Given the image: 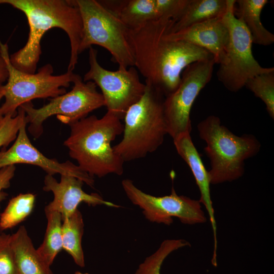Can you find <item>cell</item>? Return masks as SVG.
Wrapping results in <instances>:
<instances>
[{
    "label": "cell",
    "mask_w": 274,
    "mask_h": 274,
    "mask_svg": "<svg viewBox=\"0 0 274 274\" xmlns=\"http://www.w3.org/2000/svg\"><path fill=\"white\" fill-rule=\"evenodd\" d=\"M36 196L19 194L11 198L0 216V232L12 228L24 221L32 212Z\"/></svg>",
    "instance_id": "23"
},
{
    "label": "cell",
    "mask_w": 274,
    "mask_h": 274,
    "mask_svg": "<svg viewBox=\"0 0 274 274\" xmlns=\"http://www.w3.org/2000/svg\"><path fill=\"white\" fill-rule=\"evenodd\" d=\"M190 0H154L159 18L177 21L182 15Z\"/></svg>",
    "instance_id": "27"
},
{
    "label": "cell",
    "mask_w": 274,
    "mask_h": 274,
    "mask_svg": "<svg viewBox=\"0 0 274 274\" xmlns=\"http://www.w3.org/2000/svg\"><path fill=\"white\" fill-rule=\"evenodd\" d=\"M25 15L29 28L28 40L20 50L10 56L12 64L20 71L34 74L42 53L41 42L45 33L59 28L68 37L71 55L67 71L78 63L83 23L76 0H0Z\"/></svg>",
    "instance_id": "2"
},
{
    "label": "cell",
    "mask_w": 274,
    "mask_h": 274,
    "mask_svg": "<svg viewBox=\"0 0 274 274\" xmlns=\"http://www.w3.org/2000/svg\"><path fill=\"white\" fill-rule=\"evenodd\" d=\"M101 5L128 29L159 19L154 0H101Z\"/></svg>",
    "instance_id": "18"
},
{
    "label": "cell",
    "mask_w": 274,
    "mask_h": 274,
    "mask_svg": "<svg viewBox=\"0 0 274 274\" xmlns=\"http://www.w3.org/2000/svg\"><path fill=\"white\" fill-rule=\"evenodd\" d=\"M47 220L46 229L42 244L37 249L50 266L62 249L61 215L57 212L45 211Z\"/></svg>",
    "instance_id": "22"
},
{
    "label": "cell",
    "mask_w": 274,
    "mask_h": 274,
    "mask_svg": "<svg viewBox=\"0 0 274 274\" xmlns=\"http://www.w3.org/2000/svg\"><path fill=\"white\" fill-rule=\"evenodd\" d=\"M264 103L271 118H274V71L257 75L245 85Z\"/></svg>",
    "instance_id": "25"
},
{
    "label": "cell",
    "mask_w": 274,
    "mask_h": 274,
    "mask_svg": "<svg viewBox=\"0 0 274 274\" xmlns=\"http://www.w3.org/2000/svg\"><path fill=\"white\" fill-rule=\"evenodd\" d=\"M235 0H227L223 20L229 32L226 59L217 73L218 80L229 91L236 92L250 79L274 71L273 67H263L253 56L252 40L244 23L234 14Z\"/></svg>",
    "instance_id": "9"
},
{
    "label": "cell",
    "mask_w": 274,
    "mask_h": 274,
    "mask_svg": "<svg viewBox=\"0 0 274 274\" xmlns=\"http://www.w3.org/2000/svg\"><path fill=\"white\" fill-rule=\"evenodd\" d=\"M75 274H89V273H83V272H81L80 271H76L75 272Z\"/></svg>",
    "instance_id": "32"
},
{
    "label": "cell",
    "mask_w": 274,
    "mask_h": 274,
    "mask_svg": "<svg viewBox=\"0 0 274 274\" xmlns=\"http://www.w3.org/2000/svg\"><path fill=\"white\" fill-rule=\"evenodd\" d=\"M145 84L143 96L124 116L122 140L113 147L124 162L154 152L167 134L163 110L165 97L150 85Z\"/></svg>",
    "instance_id": "4"
},
{
    "label": "cell",
    "mask_w": 274,
    "mask_h": 274,
    "mask_svg": "<svg viewBox=\"0 0 274 274\" xmlns=\"http://www.w3.org/2000/svg\"><path fill=\"white\" fill-rule=\"evenodd\" d=\"M60 176L59 182L53 176L47 174L45 177L43 190L51 191L53 194V199L46 206L45 211L57 212L63 218L74 213L78 206L83 202L93 207L105 205L113 208L120 207L104 200L97 193L85 192L82 189L84 183L81 180L70 175Z\"/></svg>",
    "instance_id": "14"
},
{
    "label": "cell",
    "mask_w": 274,
    "mask_h": 274,
    "mask_svg": "<svg viewBox=\"0 0 274 274\" xmlns=\"http://www.w3.org/2000/svg\"><path fill=\"white\" fill-rule=\"evenodd\" d=\"M15 170L14 165L7 166L0 169V204L7 196L4 190L10 187Z\"/></svg>",
    "instance_id": "29"
},
{
    "label": "cell",
    "mask_w": 274,
    "mask_h": 274,
    "mask_svg": "<svg viewBox=\"0 0 274 274\" xmlns=\"http://www.w3.org/2000/svg\"><path fill=\"white\" fill-rule=\"evenodd\" d=\"M121 120L107 111L101 118L91 115L70 125V134L63 144L77 165L91 177L122 175L124 162L111 146L123 133Z\"/></svg>",
    "instance_id": "3"
},
{
    "label": "cell",
    "mask_w": 274,
    "mask_h": 274,
    "mask_svg": "<svg viewBox=\"0 0 274 274\" xmlns=\"http://www.w3.org/2000/svg\"><path fill=\"white\" fill-rule=\"evenodd\" d=\"M197 130L199 137L206 144L204 150L210 161L208 173L211 184L241 178L245 172V160L260 150L261 144L256 136L251 134H234L215 115L201 121Z\"/></svg>",
    "instance_id": "5"
},
{
    "label": "cell",
    "mask_w": 274,
    "mask_h": 274,
    "mask_svg": "<svg viewBox=\"0 0 274 274\" xmlns=\"http://www.w3.org/2000/svg\"><path fill=\"white\" fill-rule=\"evenodd\" d=\"M267 0H237L234 7V14L244 23L249 32L252 43L268 46L274 42V35L262 25L260 15Z\"/></svg>",
    "instance_id": "19"
},
{
    "label": "cell",
    "mask_w": 274,
    "mask_h": 274,
    "mask_svg": "<svg viewBox=\"0 0 274 274\" xmlns=\"http://www.w3.org/2000/svg\"><path fill=\"white\" fill-rule=\"evenodd\" d=\"M15 116L6 115L0 125V149L15 140L20 127L27 121L24 110L19 107Z\"/></svg>",
    "instance_id": "26"
},
{
    "label": "cell",
    "mask_w": 274,
    "mask_h": 274,
    "mask_svg": "<svg viewBox=\"0 0 274 274\" xmlns=\"http://www.w3.org/2000/svg\"><path fill=\"white\" fill-rule=\"evenodd\" d=\"M2 86L0 87V102L2 99L4 97V92H3ZM4 116L2 114V113L1 111V106H0V125L2 123L4 119Z\"/></svg>",
    "instance_id": "31"
},
{
    "label": "cell",
    "mask_w": 274,
    "mask_h": 274,
    "mask_svg": "<svg viewBox=\"0 0 274 274\" xmlns=\"http://www.w3.org/2000/svg\"><path fill=\"white\" fill-rule=\"evenodd\" d=\"M0 274H19L10 245V234L0 235Z\"/></svg>",
    "instance_id": "28"
},
{
    "label": "cell",
    "mask_w": 274,
    "mask_h": 274,
    "mask_svg": "<svg viewBox=\"0 0 274 274\" xmlns=\"http://www.w3.org/2000/svg\"><path fill=\"white\" fill-rule=\"evenodd\" d=\"M83 23L79 54L93 45L108 50L119 66H134L128 29L99 1L76 0Z\"/></svg>",
    "instance_id": "6"
},
{
    "label": "cell",
    "mask_w": 274,
    "mask_h": 274,
    "mask_svg": "<svg viewBox=\"0 0 274 274\" xmlns=\"http://www.w3.org/2000/svg\"><path fill=\"white\" fill-rule=\"evenodd\" d=\"M178 154L190 167L200 193L199 201L207 210L212 225L214 239L213 255H217V227L210 193V180L200 156L195 148L190 133L180 134L173 140Z\"/></svg>",
    "instance_id": "16"
},
{
    "label": "cell",
    "mask_w": 274,
    "mask_h": 274,
    "mask_svg": "<svg viewBox=\"0 0 274 274\" xmlns=\"http://www.w3.org/2000/svg\"><path fill=\"white\" fill-rule=\"evenodd\" d=\"M74 86L69 92L54 98L40 108H35L31 101L21 107L25 113L28 131L35 138L43 132V124L48 118L56 115L62 123L71 125L83 119L91 112L105 106L102 94L97 90L93 81L84 82L81 77L75 74Z\"/></svg>",
    "instance_id": "8"
},
{
    "label": "cell",
    "mask_w": 274,
    "mask_h": 274,
    "mask_svg": "<svg viewBox=\"0 0 274 274\" xmlns=\"http://www.w3.org/2000/svg\"><path fill=\"white\" fill-rule=\"evenodd\" d=\"M160 18L138 28L128 29L134 66L148 84L165 97L177 88L183 70L189 64L213 57L207 50L170 39L174 23Z\"/></svg>",
    "instance_id": "1"
},
{
    "label": "cell",
    "mask_w": 274,
    "mask_h": 274,
    "mask_svg": "<svg viewBox=\"0 0 274 274\" xmlns=\"http://www.w3.org/2000/svg\"><path fill=\"white\" fill-rule=\"evenodd\" d=\"M1 42L0 40V87L7 82L9 76L7 64L2 52Z\"/></svg>",
    "instance_id": "30"
},
{
    "label": "cell",
    "mask_w": 274,
    "mask_h": 274,
    "mask_svg": "<svg viewBox=\"0 0 274 274\" xmlns=\"http://www.w3.org/2000/svg\"><path fill=\"white\" fill-rule=\"evenodd\" d=\"M190 243L183 239H168L163 241L157 250L147 257L136 270L134 274H161V266L166 257L174 251Z\"/></svg>",
    "instance_id": "24"
},
{
    "label": "cell",
    "mask_w": 274,
    "mask_h": 274,
    "mask_svg": "<svg viewBox=\"0 0 274 274\" xmlns=\"http://www.w3.org/2000/svg\"><path fill=\"white\" fill-rule=\"evenodd\" d=\"M62 218V249L71 256L77 265L84 267L85 259L82 238L84 224L82 215L77 209L70 216Z\"/></svg>",
    "instance_id": "21"
},
{
    "label": "cell",
    "mask_w": 274,
    "mask_h": 274,
    "mask_svg": "<svg viewBox=\"0 0 274 274\" xmlns=\"http://www.w3.org/2000/svg\"><path fill=\"white\" fill-rule=\"evenodd\" d=\"M214 57L188 65L182 72L176 90L164 98L163 110L167 134L174 140L192 130L190 113L200 91L211 81Z\"/></svg>",
    "instance_id": "11"
},
{
    "label": "cell",
    "mask_w": 274,
    "mask_h": 274,
    "mask_svg": "<svg viewBox=\"0 0 274 274\" xmlns=\"http://www.w3.org/2000/svg\"><path fill=\"white\" fill-rule=\"evenodd\" d=\"M27 121L20 127L14 143L7 150L0 151V169L7 166L23 163L40 167L48 175L75 177L93 187L94 180L77 165L70 161L59 162L44 155L31 143L26 132Z\"/></svg>",
    "instance_id": "13"
},
{
    "label": "cell",
    "mask_w": 274,
    "mask_h": 274,
    "mask_svg": "<svg viewBox=\"0 0 274 274\" xmlns=\"http://www.w3.org/2000/svg\"><path fill=\"white\" fill-rule=\"evenodd\" d=\"M10 245L19 274H53L35 249L24 226L10 235Z\"/></svg>",
    "instance_id": "17"
},
{
    "label": "cell",
    "mask_w": 274,
    "mask_h": 274,
    "mask_svg": "<svg viewBox=\"0 0 274 274\" xmlns=\"http://www.w3.org/2000/svg\"><path fill=\"white\" fill-rule=\"evenodd\" d=\"M223 16L176 32L170 31L168 36L172 40L184 41L207 50L213 55L215 63L221 64L226 59L229 43V32Z\"/></svg>",
    "instance_id": "15"
},
{
    "label": "cell",
    "mask_w": 274,
    "mask_h": 274,
    "mask_svg": "<svg viewBox=\"0 0 274 274\" xmlns=\"http://www.w3.org/2000/svg\"><path fill=\"white\" fill-rule=\"evenodd\" d=\"M3 57L7 64L8 78L3 86L5 101L1 106L4 116H15L23 104L36 98H54L66 92V88L73 82L75 74L67 71L54 75L52 65L48 63L37 73L29 74L15 67L10 60L7 44L1 43Z\"/></svg>",
    "instance_id": "7"
},
{
    "label": "cell",
    "mask_w": 274,
    "mask_h": 274,
    "mask_svg": "<svg viewBox=\"0 0 274 274\" xmlns=\"http://www.w3.org/2000/svg\"><path fill=\"white\" fill-rule=\"evenodd\" d=\"M121 184L128 198L142 210L145 218L151 222L169 225L173 217L190 225L207 221L200 201L178 195L173 187L170 194L155 196L139 189L130 179L122 180Z\"/></svg>",
    "instance_id": "12"
},
{
    "label": "cell",
    "mask_w": 274,
    "mask_h": 274,
    "mask_svg": "<svg viewBox=\"0 0 274 274\" xmlns=\"http://www.w3.org/2000/svg\"><path fill=\"white\" fill-rule=\"evenodd\" d=\"M1 232H0V235H1Z\"/></svg>",
    "instance_id": "33"
},
{
    "label": "cell",
    "mask_w": 274,
    "mask_h": 274,
    "mask_svg": "<svg viewBox=\"0 0 274 274\" xmlns=\"http://www.w3.org/2000/svg\"><path fill=\"white\" fill-rule=\"evenodd\" d=\"M89 63L90 68L83 81L94 82L101 91L107 111L123 119L145 91L146 84L141 82L138 70L134 66H119L116 71L104 68L98 62L97 51L92 47L89 49Z\"/></svg>",
    "instance_id": "10"
},
{
    "label": "cell",
    "mask_w": 274,
    "mask_h": 274,
    "mask_svg": "<svg viewBox=\"0 0 274 274\" xmlns=\"http://www.w3.org/2000/svg\"><path fill=\"white\" fill-rule=\"evenodd\" d=\"M227 7V0H190L180 18L174 22L170 32L223 16Z\"/></svg>",
    "instance_id": "20"
}]
</instances>
